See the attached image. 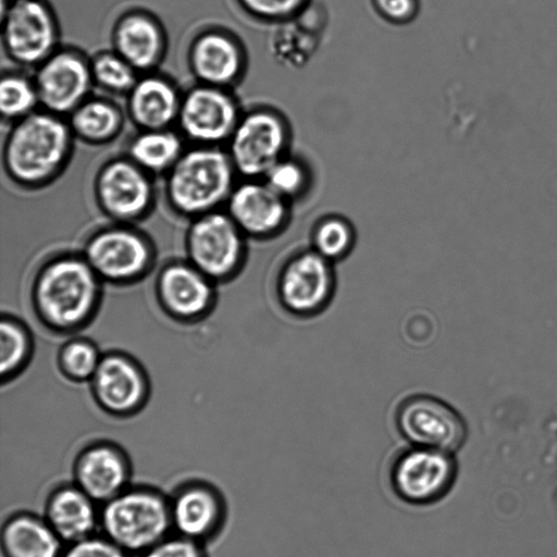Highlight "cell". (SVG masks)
<instances>
[{
  "instance_id": "cell-1",
  "label": "cell",
  "mask_w": 557,
  "mask_h": 557,
  "mask_svg": "<svg viewBox=\"0 0 557 557\" xmlns=\"http://www.w3.org/2000/svg\"><path fill=\"white\" fill-rule=\"evenodd\" d=\"M74 140L64 116L39 108L9 125L1 152L3 172L18 188H45L69 165Z\"/></svg>"
},
{
  "instance_id": "cell-2",
  "label": "cell",
  "mask_w": 557,
  "mask_h": 557,
  "mask_svg": "<svg viewBox=\"0 0 557 557\" xmlns=\"http://www.w3.org/2000/svg\"><path fill=\"white\" fill-rule=\"evenodd\" d=\"M237 173L223 147L191 145L163 175L168 206L194 219L226 203Z\"/></svg>"
},
{
  "instance_id": "cell-3",
  "label": "cell",
  "mask_w": 557,
  "mask_h": 557,
  "mask_svg": "<svg viewBox=\"0 0 557 557\" xmlns=\"http://www.w3.org/2000/svg\"><path fill=\"white\" fill-rule=\"evenodd\" d=\"M99 533L138 556L173 533L169 495L151 485L131 484L100 505Z\"/></svg>"
},
{
  "instance_id": "cell-4",
  "label": "cell",
  "mask_w": 557,
  "mask_h": 557,
  "mask_svg": "<svg viewBox=\"0 0 557 557\" xmlns=\"http://www.w3.org/2000/svg\"><path fill=\"white\" fill-rule=\"evenodd\" d=\"M99 278L85 258L54 259L37 275L34 287L36 310L52 327H77L96 308Z\"/></svg>"
},
{
  "instance_id": "cell-5",
  "label": "cell",
  "mask_w": 557,
  "mask_h": 557,
  "mask_svg": "<svg viewBox=\"0 0 557 557\" xmlns=\"http://www.w3.org/2000/svg\"><path fill=\"white\" fill-rule=\"evenodd\" d=\"M458 462L453 453L408 445L388 466V483L403 503L417 507L434 505L453 490Z\"/></svg>"
},
{
  "instance_id": "cell-6",
  "label": "cell",
  "mask_w": 557,
  "mask_h": 557,
  "mask_svg": "<svg viewBox=\"0 0 557 557\" xmlns=\"http://www.w3.org/2000/svg\"><path fill=\"white\" fill-rule=\"evenodd\" d=\"M334 264L311 247L289 255L275 281L282 308L299 318L314 317L326 309L336 289Z\"/></svg>"
},
{
  "instance_id": "cell-7",
  "label": "cell",
  "mask_w": 557,
  "mask_h": 557,
  "mask_svg": "<svg viewBox=\"0 0 557 557\" xmlns=\"http://www.w3.org/2000/svg\"><path fill=\"white\" fill-rule=\"evenodd\" d=\"M246 235L226 211L214 210L191 219L186 235L190 263L212 280H227L246 259Z\"/></svg>"
},
{
  "instance_id": "cell-8",
  "label": "cell",
  "mask_w": 557,
  "mask_h": 557,
  "mask_svg": "<svg viewBox=\"0 0 557 557\" xmlns=\"http://www.w3.org/2000/svg\"><path fill=\"white\" fill-rule=\"evenodd\" d=\"M395 425L408 445L453 454L468 437L461 413L447 401L428 394L403 399L395 412Z\"/></svg>"
},
{
  "instance_id": "cell-9",
  "label": "cell",
  "mask_w": 557,
  "mask_h": 557,
  "mask_svg": "<svg viewBox=\"0 0 557 557\" xmlns=\"http://www.w3.org/2000/svg\"><path fill=\"white\" fill-rule=\"evenodd\" d=\"M152 177L126 154L104 161L92 183L98 208L119 223L126 224L144 218L156 201Z\"/></svg>"
},
{
  "instance_id": "cell-10",
  "label": "cell",
  "mask_w": 557,
  "mask_h": 557,
  "mask_svg": "<svg viewBox=\"0 0 557 557\" xmlns=\"http://www.w3.org/2000/svg\"><path fill=\"white\" fill-rule=\"evenodd\" d=\"M287 144L284 120L273 111L255 109L242 114L225 149L237 175L263 178L284 158Z\"/></svg>"
},
{
  "instance_id": "cell-11",
  "label": "cell",
  "mask_w": 557,
  "mask_h": 557,
  "mask_svg": "<svg viewBox=\"0 0 557 557\" xmlns=\"http://www.w3.org/2000/svg\"><path fill=\"white\" fill-rule=\"evenodd\" d=\"M240 116L230 89L195 83L182 94L176 126L191 145L222 147Z\"/></svg>"
},
{
  "instance_id": "cell-12",
  "label": "cell",
  "mask_w": 557,
  "mask_h": 557,
  "mask_svg": "<svg viewBox=\"0 0 557 557\" xmlns=\"http://www.w3.org/2000/svg\"><path fill=\"white\" fill-rule=\"evenodd\" d=\"M59 39L57 20L39 0H15L2 15V47L16 65L37 67L60 47Z\"/></svg>"
},
{
  "instance_id": "cell-13",
  "label": "cell",
  "mask_w": 557,
  "mask_h": 557,
  "mask_svg": "<svg viewBox=\"0 0 557 557\" xmlns=\"http://www.w3.org/2000/svg\"><path fill=\"white\" fill-rule=\"evenodd\" d=\"M33 79L40 108L64 117L90 96L94 87L89 58L61 46L34 69Z\"/></svg>"
},
{
  "instance_id": "cell-14",
  "label": "cell",
  "mask_w": 557,
  "mask_h": 557,
  "mask_svg": "<svg viewBox=\"0 0 557 557\" xmlns=\"http://www.w3.org/2000/svg\"><path fill=\"white\" fill-rule=\"evenodd\" d=\"M172 531L207 545L223 531L227 521V503L212 483L188 479L169 495Z\"/></svg>"
},
{
  "instance_id": "cell-15",
  "label": "cell",
  "mask_w": 557,
  "mask_h": 557,
  "mask_svg": "<svg viewBox=\"0 0 557 557\" xmlns=\"http://www.w3.org/2000/svg\"><path fill=\"white\" fill-rule=\"evenodd\" d=\"M85 259L99 277L128 282L148 268V242L127 225L116 224L96 232L86 244Z\"/></svg>"
},
{
  "instance_id": "cell-16",
  "label": "cell",
  "mask_w": 557,
  "mask_h": 557,
  "mask_svg": "<svg viewBox=\"0 0 557 557\" xmlns=\"http://www.w3.org/2000/svg\"><path fill=\"white\" fill-rule=\"evenodd\" d=\"M225 211L246 237L256 239L277 236L289 220L288 200L263 178H243L236 183L226 200Z\"/></svg>"
},
{
  "instance_id": "cell-17",
  "label": "cell",
  "mask_w": 557,
  "mask_h": 557,
  "mask_svg": "<svg viewBox=\"0 0 557 557\" xmlns=\"http://www.w3.org/2000/svg\"><path fill=\"white\" fill-rule=\"evenodd\" d=\"M133 467L127 454L110 442H95L74 458L72 482L99 505L132 484Z\"/></svg>"
},
{
  "instance_id": "cell-18",
  "label": "cell",
  "mask_w": 557,
  "mask_h": 557,
  "mask_svg": "<svg viewBox=\"0 0 557 557\" xmlns=\"http://www.w3.org/2000/svg\"><path fill=\"white\" fill-rule=\"evenodd\" d=\"M187 66L196 83L228 89L243 75L245 54L228 32L201 29L189 42Z\"/></svg>"
},
{
  "instance_id": "cell-19",
  "label": "cell",
  "mask_w": 557,
  "mask_h": 557,
  "mask_svg": "<svg viewBox=\"0 0 557 557\" xmlns=\"http://www.w3.org/2000/svg\"><path fill=\"white\" fill-rule=\"evenodd\" d=\"M182 94L166 76L140 74L125 96V113L138 129L171 128L176 125Z\"/></svg>"
},
{
  "instance_id": "cell-20",
  "label": "cell",
  "mask_w": 557,
  "mask_h": 557,
  "mask_svg": "<svg viewBox=\"0 0 557 557\" xmlns=\"http://www.w3.org/2000/svg\"><path fill=\"white\" fill-rule=\"evenodd\" d=\"M41 515L65 545L99 533L100 505L74 482L54 486Z\"/></svg>"
},
{
  "instance_id": "cell-21",
  "label": "cell",
  "mask_w": 557,
  "mask_h": 557,
  "mask_svg": "<svg viewBox=\"0 0 557 557\" xmlns=\"http://www.w3.org/2000/svg\"><path fill=\"white\" fill-rule=\"evenodd\" d=\"M166 33L146 13L121 16L111 29V49L125 59L139 74L153 72L165 57Z\"/></svg>"
},
{
  "instance_id": "cell-22",
  "label": "cell",
  "mask_w": 557,
  "mask_h": 557,
  "mask_svg": "<svg viewBox=\"0 0 557 557\" xmlns=\"http://www.w3.org/2000/svg\"><path fill=\"white\" fill-rule=\"evenodd\" d=\"M157 287L165 310L178 319H196L213 301L211 280L191 263L166 265L159 275Z\"/></svg>"
},
{
  "instance_id": "cell-23",
  "label": "cell",
  "mask_w": 557,
  "mask_h": 557,
  "mask_svg": "<svg viewBox=\"0 0 557 557\" xmlns=\"http://www.w3.org/2000/svg\"><path fill=\"white\" fill-rule=\"evenodd\" d=\"M91 381L98 403L114 414L131 413L145 397L141 372L135 362L122 355L101 358Z\"/></svg>"
},
{
  "instance_id": "cell-24",
  "label": "cell",
  "mask_w": 557,
  "mask_h": 557,
  "mask_svg": "<svg viewBox=\"0 0 557 557\" xmlns=\"http://www.w3.org/2000/svg\"><path fill=\"white\" fill-rule=\"evenodd\" d=\"M0 543L3 557H61L65 547L42 515L25 510L4 519Z\"/></svg>"
},
{
  "instance_id": "cell-25",
  "label": "cell",
  "mask_w": 557,
  "mask_h": 557,
  "mask_svg": "<svg viewBox=\"0 0 557 557\" xmlns=\"http://www.w3.org/2000/svg\"><path fill=\"white\" fill-rule=\"evenodd\" d=\"M126 113L113 100L89 96L67 116L75 137L86 145L103 146L113 141L123 131Z\"/></svg>"
},
{
  "instance_id": "cell-26",
  "label": "cell",
  "mask_w": 557,
  "mask_h": 557,
  "mask_svg": "<svg viewBox=\"0 0 557 557\" xmlns=\"http://www.w3.org/2000/svg\"><path fill=\"white\" fill-rule=\"evenodd\" d=\"M184 140L172 127L138 131L127 144L126 156L152 176L164 175L186 149Z\"/></svg>"
},
{
  "instance_id": "cell-27",
  "label": "cell",
  "mask_w": 557,
  "mask_h": 557,
  "mask_svg": "<svg viewBox=\"0 0 557 557\" xmlns=\"http://www.w3.org/2000/svg\"><path fill=\"white\" fill-rule=\"evenodd\" d=\"M40 108L33 77L18 71H7L0 81V112L8 125Z\"/></svg>"
},
{
  "instance_id": "cell-28",
  "label": "cell",
  "mask_w": 557,
  "mask_h": 557,
  "mask_svg": "<svg viewBox=\"0 0 557 557\" xmlns=\"http://www.w3.org/2000/svg\"><path fill=\"white\" fill-rule=\"evenodd\" d=\"M89 61L94 86L111 95L126 96L140 75L113 49L98 51Z\"/></svg>"
},
{
  "instance_id": "cell-29",
  "label": "cell",
  "mask_w": 557,
  "mask_h": 557,
  "mask_svg": "<svg viewBox=\"0 0 557 557\" xmlns=\"http://www.w3.org/2000/svg\"><path fill=\"white\" fill-rule=\"evenodd\" d=\"M356 244V232L344 218L329 215L319 220L311 232V248L333 263L349 256Z\"/></svg>"
},
{
  "instance_id": "cell-30",
  "label": "cell",
  "mask_w": 557,
  "mask_h": 557,
  "mask_svg": "<svg viewBox=\"0 0 557 557\" xmlns=\"http://www.w3.org/2000/svg\"><path fill=\"white\" fill-rule=\"evenodd\" d=\"M0 371L9 376L26 361L29 341L26 331L13 319L3 318L0 325Z\"/></svg>"
},
{
  "instance_id": "cell-31",
  "label": "cell",
  "mask_w": 557,
  "mask_h": 557,
  "mask_svg": "<svg viewBox=\"0 0 557 557\" xmlns=\"http://www.w3.org/2000/svg\"><path fill=\"white\" fill-rule=\"evenodd\" d=\"M263 180L274 191L289 201L305 190L307 174L298 161L284 157L268 171Z\"/></svg>"
},
{
  "instance_id": "cell-32",
  "label": "cell",
  "mask_w": 557,
  "mask_h": 557,
  "mask_svg": "<svg viewBox=\"0 0 557 557\" xmlns=\"http://www.w3.org/2000/svg\"><path fill=\"white\" fill-rule=\"evenodd\" d=\"M101 358L96 347L86 341H73L61 351L62 370L73 380L92 379Z\"/></svg>"
},
{
  "instance_id": "cell-33",
  "label": "cell",
  "mask_w": 557,
  "mask_h": 557,
  "mask_svg": "<svg viewBox=\"0 0 557 557\" xmlns=\"http://www.w3.org/2000/svg\"><path fill=\"white\" fill-rule=\"evenodd\" d=\"M243 9L259 20L286 22L296 17L310 0H238Z\"/></svg>"
},
{
  "instance_id": "cell-34",
  "label": "cell",
  "mask_w": 557,
  "mask_h": 557,
  "mask_svg": "<svg viewBox=\"0 0 557 557\" xmlns=\"http://www.w3.org/2000/svg\"><path fill=\"white\" fill-rule=\"evenodd\" d=\"M61 557H133L103 534L97 533L84 540L66 544Z\"/></svg>"
},
{
  "instance_id": "cell-35",
  "label": "cell",
  "mask_w": 557,
  "mask_h": 557,
  "mask_svg": "<svg viewBox=\"0 0 557 557\" xmlns=\"http://www.w3.org/2000/svg\"><path fill=\"white\" fill-rule=\"evenodd\" d=\"M136 557H209L206 545L172 533Z\"/></svg>"
},
{
  "instance_id": "cell-36",
  "label": "cell",
  "mask_w": 557,
  "mask_h": 557,
  "mask_svg": "<svg viewBox=\"0 0 557 557\" xmlns=\"http://www.w3.org/2000/svg\"><path fill=\"white\" fill-rule=\"evenodd\" d=\"M375 10L394 23L410 21L418 11V0H371Z\"/></svg>"
}]
</instances>
